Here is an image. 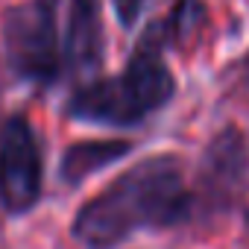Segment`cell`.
<instances>
[{
	"instance_id": "cell-1",
	"label": "cell",
	"mask_w": 249,
	"mask_h": 249,
	"mask_svg": "<svg viewBox=\"0 0 249 249\" xmlns=\"http://www.w3.org/2000/svg\"><path fill=\"white\" fill-rule=\"evenodd\" d=\"M191 217V188L182 159L150 156L79 208L73 237L85 249H114L138 229H167Z\"/></svg>"
},
{
	"instance_id": "cell-2",
	"label": "cell",
	"mask_w": 249,
	"mask_h": 249,
	"mask_svg": "<svg viewBox=\"0 0 249 249\" xmlns=\"http://www.w3.org/2000/svg\"><path fill=\"white\" fill-rule=\"evenodd\" d=\"M182 41L185 30L173 12L153 21L117 76L91 79L71 94L65 106L68 117L82 123H103V126H135L147 120L150 114L164 108L176 91V79L164 62V50Z\"/></svg>"
},
{
	"instance_id": "cell-3",
	"label": "cell",
	"mask_w": 249,
	"mask_h": 249,
	"mask_svg": "<svg viewBox=\"0 0 249 249\" xmlns=\"http://www.w3.org/2000/svg\"><path fill=\"white\" fill-rule=\"evenodd\" d=\"M3 53L9 68L36 85H53L62 71V15L59 0H33L6 9Z\"/></svg>"
},
{
	"instance_id": "cell-4",
	"label": "cell",
	"mask_w": 249,
	"mask_h": 249,
	"mask_svg": "<svg viewBox=\"0 0 249 249\" xmlns=\"http://www.w3.org/2000/svg\"><path fill=\"white\" fill-rule=\"evenodd\" d=\"M249 191V141L237 126L220 129L196 167L191 211L199 217L229 214Z\"/></svg>"
},
{
	"instance_id": "cell-5",
	"label": "cell",
	"mask_w": 249,
	"mask_h": 249,
	"mask_svg": "<svg viewBox=\"0 0 249 249\" xmlns=\"http://www.w3.org/2000/svg\"><path fill=\"white\" fill-rule=\"evenodd\" d=\"M44 159L33 123L12 114L0 123V205L6 214H27L41 199Z\"/></svg>"
},
{
	"instance_id": "cell-6",
	"label": "cell",
	"mask_w": 249,
	"mask_h": 249,
	"mask_svg": "<svg viewBox=\"0 0 249 249\" xmlns=\"http://www.w3.org/2000/svg\"><path fill=\"white\" fill-rule=\"evenodd\" d=\"M62 59L73 76L94 73L103 65V15L100 0H59Z\"/></svg>"
},
{
	"instance_id": "cell-7",
	"label": "cell",
	"mask_w": 249,
	"mask_h": 249,
	"mask_svg": "<svg viewBox=\"0 0 249 249\" xmlns=\"http://www.w3.org/2000/svg\"><path fill=\"white\" fill-rule=\"evenodd\" d=\"M129 153H132V141H79L62 153L59 176L65 185H79Z\"/></svg>"
},
{
	"instance_id": "cell-8",
	"label": "cell",
	"mask_w": 249,
	"mask_h": 249,
	"mask_svg": "<svg viewBox=\"0 0 249 249\" xmlns=\"http://www.w3.org/2000/svg\"><path fill=\"white\" fill-rule=\"evenodd\" d=\"M111 6H114V15L123 27H135V21L141 18L144 6H147V0H111Z\"/></svg>"
},
{
	"instance_id": "cell-9",
	"label": "cell",
	"mask_w": 249,
	"mask_h": 249,
	"mask_svg": "<svg viewBox=\"0 0 249 249\" xmlns=\"http://www.w3.org/2000/svg\"><path fill=\"white\" fill-rule=\"evenodd\" d=\"M246 229H249V214H246Z\"/></svg>"
}]
</instances>
